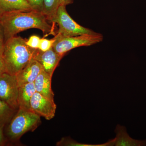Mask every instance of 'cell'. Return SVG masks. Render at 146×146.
Segmentation results:
<instances>
[{
  "instance_id": "cell-1",
  "label": "cell",
  "mask_w": 146,
  "mask_h": 146,
  "mask_svg": "<svg viewBox=\"0 0 146 146\" xmlns=\"http://www.w3.org/2000/svg\"><path fill=\"white\" fill-rule=\"evenodd\" d=\"M0 24L3 29L5 42L21 32L30 29H39L44 36L56 35L54 27L48 23L44 15L34 11H13L0 16Z\"/></svg>"
},
{
  "instance_id": "cell-2",
  "label": "cell",
  "mask_w": 146,
  "mask_h": 146,
  "mask_svg": "<svg viewBox=\"0 0 146 146\" xmlns=\"http://www.w3.org/2000/svg\"><path fill=\"white\" fill-rule=\"evenodd\" d=\"M35 50L28 46L21 36H14L6 41L3 55L7 73L18 74L31 60Z\"/></svg>"
},
{
  "instance_id": "cell-3",
  "label": "cell",
  "mask_w": 146,
  "mask_h": 146,
  "mask_svg": "<svg viewBox=\"0 0 146 146\" xmlns=\"http://www.w3.org/2000/svg\"><path fill=\"white\" fill-rule=\"evenodd\" d=\"M40 123V116L31 110L19 109L9 126L7 134L11 139L16 140L35 130Z\"/></svg>"
},
{
  "instance_id": "cell-4",
  "label": "cell",
  "mask_w": 146,
  "mask_h": 146,
  "mask_svg": "<svg viewBox=\"0 0 146 146\" xmlns=\"http://www.w3.org/2000/svg\"><path fill=\"white\" fill-rule=\"evenodd\" d=\"M52 48L60 55L64 56L68 52L75 48L89 46L102 42L103 36L100 33L85 34L76 36H65L56 34Z\"/></svg>"
},
{
  "instance_id": "cell-5",
  "label": "cell",
  "mask_w": 146,
  "mask_h": 146,
  "mask_svg": "<svg viewBox=\"0 0 146 146\" xmlns=\"http://www.w3.org/2000/svg\"><path fill=\"white\" fill-rule=\"evenodd\" d=\"M66 6L60 5L51 23L55 26L58 25V31L56 34L65 36H76L82 35L98 34V33L82 26L76 23L68 14Z\"/></svg>"
},
{
  "instance_id": "cell-6",
  "label": "cell",
  "mask_w": 146,
  "mask_h": 146,
  "mask_svg": "<svg viewBox=\"0 0 146 146\" xmlns=\"http://www.w3.org/2000/svg\"><path fill=\"white\" fill-rule=\"evenodd\" d=\"M18 87L16 75L5 73L0 76V99L11 108H18Z\"/></svg>"
},
{
  "instance_id": "cell-7",
  "label": "cell",
  "mask_w": 146,
  "mask_h": 146,
  "mask_svg": "<svg viewBox=\"0 0 146 146\" xmlns=\"http://www.w3.org/2000/svg\"><path fill=\"white\" fill-rule=\"evenodd\" d=\"M56 105L54 101L35 92L31 101V110L35 114L50 120L54 117Z\"/></svg>"
},
{
  "instance_id": "cell-8",
  "label": "cell",
  "mask_w": 146,
  "mask_h": 146,
  "mask_svg": "<svg viewBox=\"0 0 146 146\" xmlns=\"http://www.w3.org/2000/svg\"><path fill=\"white\" fill-rule=\"evenodd\" d=\"M63 57L55 51L52 47L45 52L38 49L35 50L33 58L41 65L43 70L52 77L54 72Z\"/></svg>"
},
{
  "instance_id": "cell-9",
  "label": "cell",
  "mask_w": 146,
  "mask_h": 146,
  "mask_svg": "<svg viewBox=\"0 0 146 146\" xmlns=\"http://www.w3.org/2000/svg\"><path fill=\"white\" fill-rule=\"evenodd\" d=\"M42 70L41 65L34 58H32L28 64L16 75L18 87L34 82Z\"/></svg>"
},
{
  "instance_id": "cell-10",
  "label": "cell",
  "mask_w": 146,
  "mask_h": 146,
  "mask_svg": "<svg viewBox=\"0 0 146 146\" xmlns=\"http://www.w3.org/2000/svg\"><path fill=\"white\" fill-rule=\"evenodd\" d=\"M52 78V77L42 70L35 80L34 84L36 92L54 101V94L51 87Z\"/></svg>"
},
{
  "instance_id": "cell-11",
  "label": "cell",
  "mask_w": 146,
  "mask_h": 146,
  "mask_svg": "<svg viewBox=\"0 0 146 146\" xmlns=\"http://www.w3.org/2000/svg\"><path fill=\"white\" fill-rule=\"evenodd\" d=\"M116 136L115 138V146H146V139L136 140L131 138L128 134L126 128L123 126L118 125L115 129Z\"/></svg>"
},
{
  "instance_id": "cell-12",
  "label": "cell",
  "mask_w": 146,
  "mask_h": 146,
  "mask_svg": "<svg viewBox=\"0 0 146 146\" xmlns=\"http://www.w3.org/2000/svg\"><path fill=\"white\" fill-rule=\"evenodd\" d=\"M35 92L34 82L19 86L18 97L19 109L31 110V101Z\"/></svg>"
},
{
  "instance_id": "cell-13",
  "label": "cell",
  "mask_w": 146,
  "mask_h": 146,
  "mask_svg": "<svg viewBox=\"0 0 146 146\" xmlns=\"http://www.w3.org/2000/svg\"><path fill=\"white\" fill-rule=\"evenodd\" d=\"M33 11L27 0H0V16L13 11Z\"/></svg>"
},
{
  "instance_id": "cell-14",
  "label": "cell",
  "mask_w": 146,
  "mask_h": 146,
  "mask_svg": "<svg viewBox=\"0 0 146 146\" xmlns=\"http://www.w3.org/2000/svg\"><path fill=\"white\" fill-rule=\"evenodd\" d=\"M60 5V0H44L42 13L51 23Z\"/></svg>"
},
{
  "instance_id": "cell-15",
  "label": "cell",
  "mask_w": 146,
  "mask_h": 146,
  "mask_svg": "<svg viewBox=\"0 0 146 146\" xmlns=\"http://www.w3.org/2000/svg\"><path fill=\"white\" fill-rule=\"evenodd\" d=\"M115 142V139L114 138V139H111L104 143L92 145V144L81 143L74 141L71 138H62L61 141L58 143V145L69 146H114Z\"/></svg>"
},
{
  "instance_id": "cell-16",
  "label": "cell",
  "mask_w": 146,
  "mask_h": 146,
  "mask_svg": "<svg viewBox=\"0 0 146 146\" xmlns=\"http://www.w3.org/2000/svg\"><path fill=\"white\" fill-rule=\"evenodd\" d=\"M55 41L54 37L51 39H48L43 38L40 39V43L38 49L45 52L52 48L54 43Z\"/></svg>"
},
{
  "instance_id": "cell-17",
  "label": "cell",
  "mask_w": 146,
  "mask_h": 146,
  "mask_svg": "<svg viewBox=\"0 0 146 146\" xmlns=\"http://www.w3.org/2000/svg\"><path fill=\"white\" fill-rule=\"evenodd\" d=\"M33 11L42 13L44 0H27Z\"/></svg>"
},
{
  "instance_id": "cell-18",
  "label": "cell",
  "mask_w": 146,
  "mask_h": 146,
  "mask_svg": "<svg viewBox=\"0 0 146 146\" xmlns=\"http://www.w3.org/2000/svg\"><path fill=\"white\" fill-rule=\"evenodd\" d=\"M41 38L36 35H32L27 40H26V44L28 46L32 48L37 49L39 48Z\"/></svg>"
},
{
  "instance_id": "cell-19",
  "label": "cell",
  "mask_w": 146,
  "mask_h": 146,
  "mask_svg": "<svg viewBox=\"0 0 146 146\" xmlns=\"http://www.w3.org/2000/svg\"><path fill=\"white\" fill-rule=\"evenodd\" d=\"M10 108L7 104L0 99V119L9 112Z\"/></svg>"
},
{
  "instance_id": "cell-20",
  "label": "cell",
  "mask_w": 146,
  "mask_h": 146,
  "mask_svg": "<svg viewBox=\"0 0 146 146\" xmlns=\"http://www.w3.org/2000/svg\"><path fill=\"white\" fill-rule=\"evenodd\" d=\"M5 44L4 31L1 25L0 24V53L3 54Z\"/></svg>"
},
{
  "instance_id": "cell-21",
  "label": "cell",
  "mask_w": 146,
  "mask_h": 146,
  "mask_svg": "<svg viewBox=\"0 0 146 146\" xmlns=\"http://www.w3.org/2000/svg\"><path fill=\"white\" fill-rule=\"evenodd\" d=\"M5 73H7L5 63L2 54L0 53V76Z\"/></svg>"
},
{
  "instance_id": "cell-22",
  "label": "cell",
  "mask_w": 146,
  "mask_h": 146,
  "mask_svg": "<svg viewBox=\"0 0 146 146\" xmlns=\"http://www.w3.org/2000/svg\"><path fill=\"white\" fill-rule=\"evenodd\" d=\"M73 0H60V5H67L72 3Z\"/></svg>"
},
{
  "instance_id": "cell-23",
  "label": "cell",
  "mask_w": 146,
  "mask_h": 146,
  "mask_svg": "<svg viewBox=\"0 0 146 146\" xmlns=\"http://www.w3.org/2000/svg\"><path fill=\"white\" fill-rule=\"evenodd\" d=\"M3 139V125L0 126V144Z\"/></svg>"
}]
</instances>
